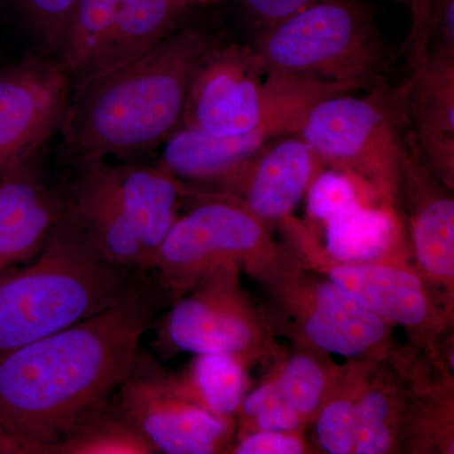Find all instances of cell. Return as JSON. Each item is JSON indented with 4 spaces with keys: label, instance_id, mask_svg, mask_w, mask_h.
<instances>
[{
    "label": "cell",
    "instance_id": "12",
    "mask_svg": "<svg viewBox=\"0 0 454 454\" xmlns=\"http://www.w3.org/2000/svg\"><path fill=\"white\" fill-rule=\"evenodd\" d=\"M115 399L157 453H220L234 435V418L217 417L182 395L172 375L140 349Z\"/></svg>",
    "mask_w": 454,
    "mask_h": 454
},
{
    "label": "cell",
    "instance_id": "11",
    "mask_svg": "<svg viewBox=\"0 0 454 454\" xmlns=\"http://www.w3.org/2000/svg\"><path fill=\"white\" fill-rule=\"evenodd\" d=\"M321 277L309 276L300 262L265 284L284 313L294 318L301 348L349 360L387 356L389 324L339 284Z\"/></svg>",
    "mask_w": 454,
    "mask_h": 454
},
{
    "label": "cell",
    "instance_id": "30",
    "mask_svg": "<svg viewBox=\"0 0 454 454\" xmlns=\"http://www.w3.org/2000/svg\"><path fill=\"white\" fill-rule=\"evenodd\" d=\"M306 423L304 418L293 406L282 400V402L269 406L249 422L241 424L239 438L253 432H280L301 434Z\"/></svg>",
    "mask_w": 454,
    "mask_h": 454
},
{
    "label": "cell",
    "instance_id": "32",
    "mask_svg": "<svg viewBox=\"0 0 454 454\" xmlns=\"http://www.w3.org/2000/svg\"><path fill=\"white\" fill-rule=\"evenodd\" d=\"M181 2L187 3V4L192 5V7H206V5L216 4L220 0H181Z\"/></svg>",
    "mask_w": 454,
    "mask_h": 454
},
{
    "label": "cell",
    "instance_id": "33",
    "mask_svg": "<svg viewBox=\"0 0 454 454\" xmlns=\"http://www.w3.org/2000/svg\"><path fill=\"white\" fill-rule=\"evenodd\" d=\"M395 2L409 3V0H395Z\"/></svg>",
    "mask_w": 454,
    "mask_h": 454
},
{
    "label": "cell",
    "instance_id": "23",
    "mask_svg": "<svg viewBox=\"0 0 454 454\" xmlns=\"http://www.w3.org/2000/svg\"><path fill=\"white\" fill-rule=\"evenodd\" d=\"M375 360L378 358L351 360L348 370L339 372L324 404L317 411V441L325 453H354L358 395Z\"/></svg>",
    "mask_w": 454,
    "mask_h": 454
},
{
    "label": "cell",
    "instance_id": "26",
    "mask_svg": "<svg viewBox=\"0 0 454 454\" xmlns=\"http://www.w3.org/2000/svg\"><path fill=\"white\" fill-rule=\"evenodd\" d=\"M306 195L309 217L322 223L355 206L373 201L356 179L331 168L317 173Z\"/></svg>",
    "mask_w": 454,
    "mask_h": 454
},
{
    "label": "cell",
    "instance_id": "29",
    "mask_svg": "<svg viewBox=\"0 0 454 454\" xmlns=\"http://www.w3.org/2000/svg\"><path fill=\"white\" fill-rule=\"evenodd\" d=\"M309 452L303 438L295 433L253 432L239 438L235 454H303Z\"/></svg>",
    "mask_w": 454,
    "mask_h": 454
},
{
    "label": "cell",
    "instance_id": "18",
    "mask_svg": "<svg viewBox=\"0 0 454 454\" xmlns=\"http://www.w3.org/2000/svg\"><path fill=\"white\" fill-rule=\"evenodd\" d=\"M66 205L28 169L0 181V276L37 255Z\"/></svg>",
    "mask_w": 454,
    "mask_h": 454
},
{
    "label": "cell",
    "instance_id": "5",
    "mask_svg": "<svg viewBox=\"0 0 454 454\" xmlns=\"http://www.w3.org/2000/svg\"><path fill=\"white\" fill-rule=\"evenodd\" d=\"M254 55L265 73L372 89L389 57L363 0H316L260 29Z\"/></svg>",
    "mask_w": 454,
    "mask_h": 454
},
{
    "label": "cell",
    "instance_id": "7",
    "mask_svg": "<svg viewBox=\"0 0 454 454\" xmlns=\"http://www.w3.org/2000/svg\"><path fill=\"white\" fill-rule=\"evenodd\" d=\"M229 262L268 284L297 267L300 259L291 247L276 243L268 226L240 202L220 193L176 220L149 269L176 301L206 271Z\"/></svg>",
    "mask_w": 454,
    "mask_h": 454
},
{
    "label": "cell",
    "instance_id": "21",
    "mask_svg": "<svg viewBox=\"0 0 454 454\" xmlns=\"http://www.w3.org/2000/svg\"><path fill=\"white\" fill-rule=\"evenodd\" d=\"M384 357L373 361L358 395L355 454L391 453L405 433L406 393L395 373L382 367Z\"/></svg>",
    "mask_w": 454,
    "mask_h": 454
},
{
    "label": "cell",
    "instance_id": "1",
    "mask_svg": "<svg viewBox=\"0 0 454 454\" xmlns=\"http://www.w3.org/2000/svg\"><path fill=\"white\" fill-rule=\"evenodd\" d=\"M157 298L145 286L112 309L0 357V454H49L113 402Z\"/></svg>",
    "mask_w": 454,
    "mask_h": 454
},
{
    "label": "cell",
    "instance_id": "20",
    "mask_svg": "<svg viewBox=\"0 0 454 454\" xmlns=\"http://www.w3.org/2000/svg\"><path fill=\"white\" fill-rule=\"evenodd\" d=\"M322 252L331 260L348 264L402 262L404 234L395 207L361 203L325 221Z\"/></svg>",
    "mask_w": 454,
    "mask_h": 454
},
{
    "label": "cell",
    "instance_id": "22",
    "mask_svg": "<svg viewBox=\"0 0 454 454\" xmlns=\"http://www.w3.org/2000/svg\"><path fill=\"white\" fill-rule=\"evenodd\" d=\"M247 365L229 354H201L179 375H172L179 393L205 411L232 419L247 391Z\"/></svg>",
    "mask_w": 454,
    "mask_h": 454
},
{
    "label": "cell",
    "instance_id": "9",
    "mask_svg": "<svg viewBox=\"0 0 454 454\" xmlns=\"http://www.w3.org/2000/svg\"><path fill=\"white\" fill-rule=\"evenodd\" d=\"M196 9L181 0H79L57 52L73 86L142 55Z\"/></svg>",
    "mask_w": 454,
    "mask_h": 454
},
{
    "label": "cell",
    "instance_id": "8",
    "mask_svg": "<svg viewBox=\"0 0 454 454\" xmlns=\"http://www.w3.org/2000/svg\"><path fill=\"white\" fill-rule=\"evenodd\" d=\"M232 262L206 271L175 301L158 325L162 354H229L247 364L273 349V327L240 286Z\"/></svg>",
    "mask_w": 454,
    "mask_h": 454
},
{
    "label": "cell",
    "instance_id": "17",
    "mask_svg": "<svg viewBox=\"0 0 454 454\" xmlns=\"http://www.w3.org/2000/svg\"><path fill=\"white\" fill-rule=\"evenodd\" d=\"M83 170L68 203L98 252L127 269L148 270V260L125 217L116 193L112 166L98 160Z\"/></svg>",
    "mask_w": 454,
    "mask_h": 454
},
{
    "label": "cell",
    "instance_id": "19",
    "mask_svg": "<svg viewBox=\"0 0 454 454\" xmlns=\"http://www.w3.org/2000/svg\"><path fill=\"white\" fill-rule=\"evenodd\" d=\"M116 193L128 223L148 260V270L155 253L178 219V203L184 188L178 178L163 167H112Z\"/></svg>",
    "mask_w": 454,
    "mask_h": 454
},
{
    "label": "cell",
    "instance_id": "31",
    "mask_svg": "<svg viewBox=\"0 0 454 454\" xmlns=\"http://www.w3.org/2000/svg\"><path fill=\"white\" fill-rule=\"evenodd\" d=\"M316 0H239L244 13L258 28L277 25Z\"/></svg>",
    "mask_w": 454,
    "mask_h": 454
},
{
    "label": "cell",
    "instance_id": "28",
    "mask_svg": "<svg viewBox=\"0 0 454 454\" xmlns=\"http://www.w3.org/2000/svg\"><path fill=\"white\" fill-rule=\"evenodd\" d=\"M426 55L454 56V0H430L422 42L411 61Z\"/></svg>",
    "mask_w": 454,
    "mask_h": 454
},
{
    "label": "cell",
    "instance_id": "13",
    "mask_svg": "<svg viewBox=\"0 0 454 454\" xmlns=\"http://www.w3.org/2000/svg\"><path fill=\"white\" fill-rule=\"evenodd\" d=\"M71 91L59 59H28L0 73V181L27 169L59 131Z\"/></svg>",
    "mask_w": 454,
    "mask_h": 454
},
{
    "label": "cell",
    "instance_id": "25",
    "mask_svg": "<svg viewBox=\"0 0 454 454\" xmlns=\"http://www.w3.org/2000/svg\"><path fill=\"white\" fill-rule=\"evenodd\" d=\"M321 354L324 352L301 348L284 361L273 378L280 395L306 422L316 417L340 372L328 366L327 361L319 357Z\"/></svg>",
    "mask_w": 454,
    "mask_h": 454
},
{
    "label": "cell",
    "instance_id": "6",
    "mask_svg": "<svg viewBox=\"0 0 454 454\" xmlns=\"http://www.w3.org/2000/svg\"><path fill=\"white\" fill-rule=\"evenodd\" d=\"M409 83L396 91L376 85L370 94L333 95L307 114L301 137L319 163L356 179L373 201L395 207L403 184Z\"/></svg>",
    "mask_w": 454,
    "mask_h": 454
},
{
    "label": "cell",
    "instance_id": "2",
    "mask_svg": "<svg viewBox=\"0 0 454 454\" xmlns=\"http://www.w3.org/2000/svg\"><path fill=\"white\" fill-rule=\"evenodd\" d=\"M214 41L184 22L142 55L74 85L59 128L65 154L83 166L166 142L182 125L191 82Z\"/></svg>",
    "mask_w": 454,
    "mask_h": 454
},
{
    "label": "cell",
    "instance_id": "3",
    "mask_svg": "<svg viewBox=\"0 0 454 454\" xmlns=\"http://www.w3.org/2000/svg\"><path fill=\"white\" fill-rule=\"evenodd\" d=\"M98 252L70 205L35 262L0 276V357L116 306L142 289Z\"/></svg>",
    "mask_w": 454,
    "mask_h": 454
},
{
    "label": "cell",
    "instance_id": "15",
    "mask_svg": "<svg viewBox=\"0 0 454 454\" xmlns=\"http://www.w3.org/2000/svg\"><path fill=\"white\" fill-rule=\"evenodd\" d=\"M405 145L403 184L411 195V250L420 276L432 286H454V200L439 187L418 153L414 137Z\"/></svg>",
    "mask_w": 454,
    "mask_h": 454
},
{
    "label": "cell",
    "instance_id": "16",
    "mask_svg": "<svg viewBox=\"0 0 454 454\" xmlns=\"http://www.w3.org/2000/svg\"><path fill=\"white\" fill-rule=\"evenodd\" d=\"M409 115L418 153L447 187L454 177V56L426 55L411 61Z\"/></svg>",
    "mask_w": 454,
    "mask_h": 454
},
{
    "label": "cell",
    "instance_id": "14",
    "mask_svg": "<svg viewBox=\"0 0 454 454\" xmlns=\"http://www.w3.org/2000/svg\"><path fill=\"white\" fill-rule=\"evenodd\" d=\"M318 163L309 145L295 134L270 143L212 184L268 226L291 217L318 173Z\"/></svg>",
    "mask_w": 454,
    "mask_h": 454
},
{
    "label": "cell",
    "instance_id": "27",
    "mask_svg": "<svg viewBox=\"0 0 454 454\" xmlns=\"http://www.w3.org/2000/svg\"><path fill=\"white\" fill-rule=\"evenodd\" d=\"M23 13L53 50H59L79 0H18Z\"/></svg>",
    "mask_w": 454,
    "mask_h": 454
},
{
    "label": "cell",
    "instance_id": "4",
    "mask_svg": "<svg viewBox=\"0 0 454 454\" xmlns=\"http://www.w3.org/2000/svg\"><path fill=\"white\" fill-rule=\"evenodd\" d=\"M354 91L339 83L265 73L252 47L215 44L191 82L181 127L238 137L277 125L295 136L317 103Z\"/></svg>",
    "mask_w": 454,
    "mask_h": 454
},
{
    "label": "cell",
    "instance_id": "24",
    "mask_svg": "<svg viewBox=\"0 0 454 454\" xmlns=\"http://www.w3.org/2000/svg\"><path fill=\"white\" fill-rule=\"evenodd\" d=\"M155 448L118 403L112 402L97 417L56 444L49 454H154Z\"/></svg>",
    "mask_w": 454,
    "mask_h": 454
},
{
    "label": "cell",
    "instance_id": "10",
    "mask_svg": "<svg viewBox=\"0 0 454 454\" xmlns=\"http://www.w3.org/2000/svg\"><path fill=\"white\" fill-rule=\"evenodd\" d=\"M280 225L304 267L339 284L387 324L402 325L419 342L434 346L448 324V309H442L419 271L402 262H334L300 223L288 217Z\"/></svg>",
    "mask_w": 454,
    "mask_h": 454
}]
</instances>
